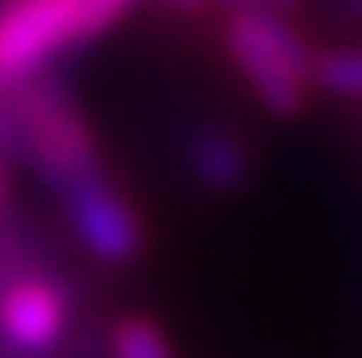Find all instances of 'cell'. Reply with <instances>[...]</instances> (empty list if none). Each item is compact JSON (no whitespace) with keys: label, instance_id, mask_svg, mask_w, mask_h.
<instances>
[{"label":"cell","instance_id":"6da1fadb","mask_svg":"<svg viewBox=\"0 0 362 358\" xmlns=\"http://www.w3.org/2000/svg\"><path fill=\"white\" fill-rule=\"evenodd\" d=\"M4 112L13 129V150L25 154V163L54 196H67L79 183L105 175L100 138L59 79L37 75L30 83L8 88Z\"/></svg>","mask_w":362,"mask_h":358},{"label":"cell","instance_id":"7a4b0ae2","mask_svg":"<svg viewBox=\"0 0 362 358\" xmlns=\"http://www.w3.org/2000/svg\"><path fill=\"white\" fill-rule=\"evenodd\" d=\"M225 54L246 79L254 100L275 117H300L317 88V50L291 25L288 13L275 8H229L225 17Z\"/></svg>","mask_w":362,"mask_h":358},{"label":"cell","instance_id":"3957f363","mask_svg":"<svg viewBox=\"0 0 362 358\" xmlns=\"http://www.w3.org/2000/svg\"><path fill=\"white\" fill-rule=\"evenodd\" d=\"M117 17L100 0H0V92L46 75L59 54L88 46Z\"/></svg>","mask_w":362,"mask_h":358},{"label":"cell","instance_id":"277c9868","mask_svg":"<svg viewBox=\"0 0 362 358\" xmlns=\"http://www.w3.org/2000/svg\"><path fill=\"white\" fill-rule=\"evenodd\" d=\"M71 321V291L54 275L17 267L0 279V337L21 354H46Z\"/></svg>","mask_w":362,"mask_h":358},{"label":"cell","instance_id":"5b68a950","mask_svg":"<svg viewBox=\"0 0 362 358\" xmlns=\"http://www.w3.org/2000/svg\"><path fill=\"white\" fill-rule=\"evenodd\" d=\"M63 213L71 221L75 238L83 242V250L100 262H134L146 246L142 216L134 213L129 196L109 179V171L88 183H79L75 192L59 196Z\"/></svg>","mask_w":362,"mask_h":358},{"label":"cell","instance_id":"8992f818","mask_svg":"<svg viewBox=\"0 0 362 358\" xmlns=\"http://www.w3.org/2000/svg\"><path fill=\"white\" fill-rule=\"evenodd\" d=\"M183 154H187L192 175L200 179L204 187H213V192H233L246 179V171H250V150L242 142V134L229 129V125H200V129H192Z\"/></svg>","mask_w":362,"mask_h":358},{"label":"cell","instance_id":"52a82bcc","mask_svg":"<svg viewBox=\"0 0 362 358\" xmlns=\"http://www.w3.org/2000/svg\"><path fill=\"white\" fill-rule=\"evenodd\" d=\"M112 358H175L171 342L150 317H121L112 325Z\"/></svg>","mask_w":362,"mask_h":358},{"label":"cell","instance_id":"ba28073f","mask_svg":"<svg viewBox=\"0 0 362 358\" xmlns=\"http://www.w3.org/2000/svg\"><path fill=\"white\" fill-rule=\"evenodd\" d=\"M317 88L362 105V50H321L317 54Z\"/></svg>","mask_w":362,"mask_h":358},{"label":"cell","instance_id":"9c48e42d","mask_svg":"<svg viewBox=\"0 0 362 358\" xmlns=\"http://www.w3.org/2000/svg\"><path fill=\"white\" fill-rule=\"evenodd\" d=\"M163 8H171V13H183V17H200L213 0H158Z\"/></svg>","mask_w":362,"mask_h":358},{"label":"cell","instance_id":"30bf717a","mask_svg":"<svg viewBox=\"0 0 362 358\" xmlns=\"http://www.w3.org/2000/svg\"><path fill=\"white\" fill-rule=\"evenodd\" d=\"M100 4H109L112 13H125V8H129V4H134V0H100Z\"/></svg>","mask_w":362,"mask_h":358},{"label":"cell","instance_id":"8fae6325","mask_svg":"<svg viewBox=\"0 0 362 358\" xmlns=\"http://www.w3.org/2000/svg\"><path fill=\"white\" fill-rule=\"evenodd\" d=\"M221 4H229V8H246V4H254V0H221Z\"/></svg>","mask_w":362,"mask_h":358},{"label":"cell","instance_id":"7c38bea8","mask_svg":"<svg viewBox=\"0 0 362 358\" xmlns=\"http://www.w3.org/2000/svg\"><path fill=\"white\" fill-rule=\"evenodd\" d=\"M350 4H354V8H358V13H362V0H350Z\"/></svg>","mask_w":362,"mask_h":358}]
</instances>
